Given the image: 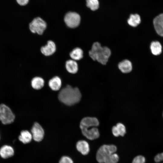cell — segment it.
I'll return each instance as SVG.
<instances>
[{"label":"cell","mask_w":163,"mask_h":163,"mask_svg":"<svg viewBox=\"0 0 163 163\" xmlns=\"http://www.w3.org/2000/svg\"><path fill=\"white\" fill-rule=\"evenodd\" d=\"M99 125L98 120L96 118L86 117L81 120L80 127L83 135L88 139L93 140L99 136V130L97 128Z\"/></svg>","instance_id":"1"},{"label":"cell","mask_w":163,"mask_h":163,"mask_svg":"<svg viewBox=\"0 0 163 163\" xmlns=\"http://www.w3.org/2000/svg\"><path fill=\"white\" fill-rule=\"evenodd\" d=\"M116 146L113 145H104L97 150L96 159L99 163H117L119 157L115 153Z\"/></svg>","instance_id":"2"},{"label":"cell","mask_w":163,"mask_h":163,"mask_svg":"<svg viewBox=\"0 0 163 163\" xmlns=\"http://www.w3.org/2000/svg\"><path fill=\"white\" fill-rule=\"evenodd\" d=\"M82 95L77 87L73 88L69 85H67L59 92L58 95L59 101L68 106L73 105L79 102Z\"/></svg>","instance_id":"3"},{"label":"cell","mask_w":163,"mask_h":163,"mask_svg":"<svg viewBox=\"0 0 163 163\" xmlns=\"http://www.w3.org/2000/svg\"><path fill=\"white\" fill-rule=\"evenodd\" d=\"M111 54L110 50L106 46H102L98 42H94L89 52L90 57L94 60H97L103 65H105Z\"/></svg>","instance_id":"4"},{"label":"cell","mask_w":163,"mask_h":163,"mask_svg":"<svg viewBox=\"0 0 163 163\" xmlns=\"http://www.w3.org/2000/svg\"><path fill=\"white\" fill-rule=\"evenodd\" d=\"M15 116L10 108L5 104H0V121L4 125L14 122Z\"/></svg>","instance_id":"5"},{"label":"cell","mask_w":163,"mask_h":163,"mask_svg":"<svg viewBox=\"0 0 163 163\" xmlns=\"http://www.w3.org/2000/svg\"><path fill=\"white\" fill-rule=\"evenodd\" d=\"M46 27V22L40 17L34 19L30 23L29 28L30 31L41 35L43 34Z\"/></svg>","instance_id":"6"},{"label":"cell","mask_w":163,"mask_h":163,"mask_svg":"<svg viewBox=\"0 0 163 163\" xmlns=\"http://www.w3.org/2000/svg\"><path fill=\"white\" fill-rule=\"evenodd\" d=\"M64 20L68 27L74 28L77 27L79 24L81 18L79 14L77 13L70 12L66 14Z\"/></svg>","instance_id":"7"},{"label":"cell","mask_w":163,"mask_h":163,"mask_svg":"<svg viewBox=\"0 0 163 163\" xmlns=\"http://www.w3.org/2000/svg\"><path fill=\"white\" fill-rule=\"evenodd\" d=\"M32 138L36 142H40L43 139L44 132L41 126L37 122H35L31 130Z\"/></svg>","instance_id":"8"},{"label":"cell","mask_w":163,"mask_h":163,"mask_svg":"<svg viewBox=\"0 0 163 163\" xmlns=\"http://www.w3.org/2000/svg\"><path fill=\"white\" fill-rule=\"evenodd\" d=\"M153 24L157 34L163 37V13L160 14L154 18Z\"/></svg>","instance_id":"9"},{"label":"cell","mask_w":163,"mask_h":163,"mask_svg":"<svg viewBox=\"0 0 163 163\" xmlns=\"http://www.w3.org/2000/svg\"><path fill=\"white\" fill-rule=\"evenodd\" d=\"M56 46L52 41H48L47 44L42 46L40 49L42 53L45 56H48L53 54L56 51Z\"/></svg>","instance_id":"10"},{"label":"cell","mask_w":163,"mask_h":163,"mask_svg":"<svg viewBox=\"0 0 163 163\" xmlns=\"http://www.w3.org/2000/svg\"><path fill=\"white\" fill-rule=\"evenodd\" d=\"M14 154L13 148L10 145H5L0 149V155L3 158L6 159L12 156Z\"/></svg>","instance_id":"11"},{"label":"cell","mask_w":163,"mask_h":163,"mask_svg":"<svg viewBox=\"0 0 163 163\" xmlns=\"http://www.w3.org/2000/svg\"><path fill=\"white\" fill-rule=\"evenodd\" d=\"M76 147L77 150L84 155H87L90 151L89 145L85 140L78 141L76 143Z\"/></svg>","instance_id":"12"},{"label":"cell","mask_w":163,"mask_h":163,"mask_svg":"<svg viewBox=\"0 0 163 163\" xmlns=\"http://www.w3.org/2000/svg\"><path fill=\"white\" fill-rule=\"evenodd\" d=\"M118 68L123 73L130 72L132 69V65L131 62L128 60L125 59L120 62L118 64Z\"/></svg>","instance_id":"13"},{"label":"cell","mask_w":163,"mask_h":163,"mask_svg":"<svg viewBox=\"0 0 163 163\" xmlns=\"http://www.w3.org/2000/svg\"><path fill=\"white\" fill-rule=\"evenodd\" d=\"M48 85L52 90L54 91L59 90L62 85L61 79L58 76L54 77L49 80Z\"/></svg>","instance_id":"14"},{"label":"cell","mask_w":163,"mask_h":163,"mask_svg":"<svg viewBox=\"0 0 163 163\" xmlns=\"http://www.w3.org/2000/svg\"><path fill=\"white\" fill-rule=\"evenodd\" d=\"M18 138L20 141L24 144L30 142L33 138L31 133L27 130L21 131Z\"/></svg>","instance_id":"15"},{"label":"cell","mask_w":163,"mask_h":163,"mask_svg":"<svg viewBox=\"0 0 163 163\" xmlns=\"http://www.w3.org/2000/svg\"><path fill=\"white\" fill-rule=\"evenodd\" d=\"M66 68L69 73L75 74L78 71V65L75 60L70 59L67 60L66 63Z\"/></svg>","instance_id":"16"},{"label":"cell","mask_w":163,"mask_h":163,"mask_svg":"<svg viewBox=\"0 0 163 163\" xmlns=\"http://www.w3.org/2000/svg\"><path fill=\"white\" fill-rule=\"evenodd\" d=\"M44 81L41 77H36L33 78L31 82L32 87L34 89L39 90L44 86Z\"/></svg>","instance_id":"17"},{"label":"cell","mask_w":163,"mask_h":163,"mask_svg":"<svg viewBox=\"0 0 163 163\" xmlns=\"http://www.w3.org/2000/svg\"><path fill=\"white\" fill-rule=\"evenodd\" d=\"M83 56V52L82 50L79 47L73 49L70 53V56L72 59L74 60H79L82 59Z\"/></svg>","instance_id":"18"},{"label":"cell","mask_w":163,"mask_h":163,"mask_svg":"<svg viewBox=\"0 0 163 163\" xmlns=\"http://www.w3.org/2000/svg\"><path fill=\"white\" fill-rule=\"evenodd\" d=\"M150 48L152 53L155 55H159L161 53V45L158 41L152 42L150 45Z\"/></svg>","instance_id":"19"},{"label":"cell","mask_w":163,"mask_h":163,"mask_svg":"<svg viewBox=\"0 0 163 163\" xmlns=\"http://www.w3.org/2000/svg\"><path fill=\"white\" fill-rule=\"evenodd\" d=\"M141 21L140 16L137 14H131L127 21L128 24L133 27H136L139 24Z\"/></svg>","instance_id":"20"},{"label":"cell","mask_w":163,"mask_h":163,"mask_svg":"<svg viewBox=\"0 0 163 163\" xmlns=\"http://www.w3.org/2000/svg\"><path fill=\"white\" fill-rule=\"evenodd\" d=\"M87 6L93 11L97 10L99 7L98 0H86Z\"/></svg>","instance_id":"21"},{"label":"cell","mask_w":163,"mask_h":163,"mask_svg":"<svg viewBox=\"0 0 163 163\" xmlns=\"http://www.w3.org/2000/svg\"><path fill=\"white\" fill-rule=\"evenodd\" d=\"M116 126L118 129L120 136H123L126 133V129L124 125L122 123H118Z\"/></svg>","instance_id":"22"},{"label":"cell","mask_w":163,"mask_h":163,"mask_svg":"<svg viewBox=\"0 0 163 163\" xmlns=\"http://www.w3.org/2000/svg\"><path fill=\"white\" fill-rule=\"evenodd\" d=\"M145 158L142 155H138L135 157L133 159L132 163H145Z\"/></svg>","instance_id":"23"},{"label":"cell","mask_w":163,"mask_h":163,"mask_svg":"<svg viewBox=\"0 0 163 163\" xmlns=\"http://www.w3.org/2000/svg\"><path fill=\"white\" fill-rule=\"evenodd\" d=\"M59 163H73V161L69 157L64 156L61 158Z\"/></svg>","instance_id":"24"},{"label":"cell","mask_w":163,"mask_h":163,"mask_svg":"<svg viewBox=\"0 0 163 163\" xmlns=\"http://www.w3.org/2000/svg\"><path fill=\"white\" fill-rule=\"evenodd\" d=\"M112 132L113 135L116 137L120 136L119 133L116 126H114L112 128Z\"/></svg>","instance_id":"25"},{"label":"cell","mask_w":163,"mask_h":163,"mask_svg":"<svg viewBox=\"0 0 163 163\" xmlns=\"http://www.w3.org/2000/svg\"><path fill=\"white\" fill-rule=\"evenodd\" d=\"M17 3L20 5L24 6L26 5L29 0H16Z\"/></svg>","instance_id":"26"},{"label":"cell","mask_w":163,"mask_h":163,"mask_svg":"<svg viewBox=\"0 0 163 163\" xmlns=\"http://www.w3.org/2000/svg\"><path fill=\"white\" fill-rule=\"evenodd\" d=\"M158 163H163V160H162L161 161Z\"/></svg>","instance_id":"27"},{"label":"cell","mask_w":163,"mask_h":163,"mask_svg":"<svg viewBox=\"0 0 163 163\" xmlns=\"http://www.w3.org/2000/svg\"></svg>","instance_id":"28"}]
</instances>
